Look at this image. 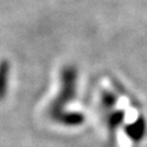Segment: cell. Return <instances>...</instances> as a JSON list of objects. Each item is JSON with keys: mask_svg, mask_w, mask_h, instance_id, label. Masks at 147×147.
Here are the masks:
<instances>
[{"mask_svg": "<svg viewBox=\"0 0 147 147\" xmlns=\"http://www.w3.org/2000/svg\"><path fill=\"white\" fill-rule=\"evenodd\" d=\"M60 80H61V88L59 90L58 97L53 100V105L50 107V113L53 117L63 111L64 106L68 105L71 100H73L76 95L78 72L75 68L71 65L64 67L61 71Z\"/></svg>", "mask_w": 147, "mask_h": 147, "instance_id": "cell-1", "label": "cell"}, {"mask_svg": "<svg viewBox=\"0 0 147 147\" xmlns=\"http://www.w3.org/2000/svg\"><path fill=\"white\" fill-rule=\"evenodd\" d=\"M126 135L134 142L142 141L145 133H146V121L143 116H140L134 122L125 125L124 127Z\"/></svg>", "mask_w": 147, "mask_h": 147, "instance_id": "cell-2", "label": "cell"}, {"mask_svg": "<svg viewBox=\"0 0 147 147\" xmlns=\"http://www.w3.org/2000/svg\"><path fill=\"white\" fill-rule=\"evenodd\" d=\"M56 121L67 126H78L84 122L85 118L81 112H65L61 111L58 115L53 117Z\"/></svg>", "mask_w": 147, "mask_h": 147, "instance_id": "cell-3", "label": "cell"}, {"mask_svg": "<svg viewBox=\"0 0 147 147\" xmlns=\"http://www.w3.org/2000/svg\"><path fill=\"white\" fill-rule=\"evenodd\" d=\"M9 63L7 61L0 62V99L5 98L9 82Z\"/></svg>", "mask_w": 147, "mask_h": 147, "instance_id": "cell-4", "label": "cell"}, {"mask_svg": "<svg viewBox=\"0 0 147 147\" xmlns=\"http://www.w3.org/2000/svg\"><path fill=\"white\" fill-rule=\"evenodd\" d=\"M124 119V111L119 110L112 112L109 118H108V127H109V131L113 132L117 130L118 126L121 125V123L123 122Z\"/></svg>", "mask_w": 147, "mask_h": 147, "instance_id": "cell-5", "label": "cell"}, {"mask_svg": "<svg viewBox=\"0 0 147 147\" xmlns=\"http://www.w3.org/2000/svg\"><path fill=\"white\" fill-rule=\"evenodd\" d=\"M117 102V97L115 94H112L110 92H104L101 95V104L106 109H111Z\"/></svg>", "mask_w": 147, "mask_h": 147, "instance_id": "cell-6", "label": "cell"}]
</instances>
